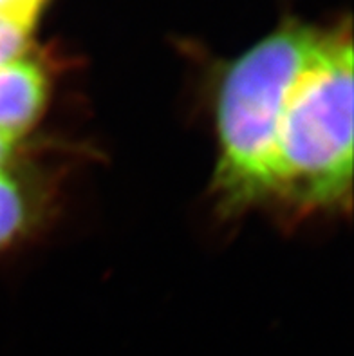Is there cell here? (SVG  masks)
I'll list each match as a JSON object with an SVG mask.
<instances>
[{
	"label": "cell",
	"instance_id": "1",
	"mask_svg": "<svg viewBox=\"0 0 354 356\" xmlns=\"http://www.w3.org/2000/svg\"><path fill=\"white\" fill-rule=\"evenodd\" d=\"M329 35L287 22L226 72L217 107L220 159L214 185L226 212L246 210L275 195L277 140L287 98Z\"/></svg>",
	"mask_w": 354,
	"mask_h": 356
},
{
	"label": "cell",
	"instance_id": "5",
	"mask_svg": "<svg viewBox=\"0 0 354 356\" xmlns=\"http://www.w3.org/2000/svg\"><path fill=\"white\" fill-rule=\"evenodd\" d=\"M31 31V27H26L0 15V65L22 58L29 44Z\"/></svg>",
	"mask_w": 354,
	"mask_h": 356
},
{
	"label": "cell",
	"instance_id": "2",
	"mask_svg": "<svg viewBox=\"0 0 354 356\" xmlns=\"http://www.w3.org/2000/svg\"><path fill=\"white\" fill-rule=\"evenodd\" d=\"M275 195L302 210L338 207L353 183V45L331 33L293 86L277 140Z\"/></svg>",
	"mask_w": 354,
	"mask_h": 356
},
{
	"label": "cell",
	"instance_id": "4",
	"mask_svg": "<svg viewBox=\"0 0 354 356\" xmlns=\"http://www.w3.org/2000/svg\"><path fill=\"white\" fill-rule=\"evenodd\" d=\"M35 199L24 181L0 170V248H4L31 225Z\"/></svg>",
	"mask_w": 354,
	"mask_h": 356
},
{
	"label": "cell",
	"instance_id": "6",
	"mask_svg": "<svg viewBox=\"0 0 354 356\" xmlns=\"http://www.w3.org/2000/svg\"><path fill=\"white\" fill-rule=\"evenodd\" d=\"M45 2L47 0H0V15L33 29Z\"/></svg>",
	"mask_w": 354,
	"mask_h": 356
},
{
	"label": "cell",
	"instance_id": "7",
	"mask_svg": "<svg viewBox=\"0 0 354 356\" xmlns=\"http://www.w3.org/2000/svg\"><path fill=\"white\" fill-rule=\"evenodd\" d=\"M15 141L11 138H6V136L0 134V165L9 158V154L13 150Z\"/></svg>",
	"mask_w": 354,
	"mask_h": 356
},
{
	"label": "cell",
	"instance_id": "3",
	"mask_svg": "<svg viewBox=\"0 0 354 356\" xmlns=\"http://www.w3.org/2000/svg\"><path fill=\"white\" fill-rule=\"evenodd\" d=\"M47 102V76L36 62L20 58L0 65V134L17 141Z\"/></svg>",
	"mask_w": 354,
	"mask_h": 356
}]
</instances>
